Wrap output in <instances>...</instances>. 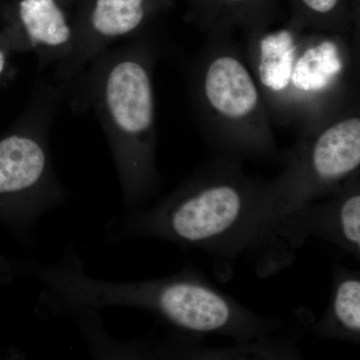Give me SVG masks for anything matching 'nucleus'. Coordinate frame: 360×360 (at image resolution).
<instances>
[{
	"label": "nucleus",
	"mask_w": 360,
	"mask_h": 360,
	"mask_svg": "<svg viewBox=\"0 0 360 360\" xmlns=\"http://www.w3.org/2000/svg\"><path fill=\"white\" fill-rule=\"evenodd\" d=\"M75 16L63 0H16V44L34 54L39 70L61 65L72 53Z\"/></svg>",
	"instance_id": "10"
},
{
	"label": "nucleus",
	"mask_w": 360,
	"mask_h": 360,
	"mask_svg": "<svg viewBox=\"0 0 360 360\" xmlns=\"http://www.w3.org/2000/svg\"><path fill=\"white\" fill-rule=\"evenodd\" d=\"M160 46L146 32L96 56L65 87L72 104L89 106L105 132L130 212L141 210L160 187L156 165L153 68Z\"/></svg>",
	"instance_id": "2"
},
{
	"label": "nucleus",
	"mask_w": 360,
	"mask_h": 360,
	"mask_svg": "<svg viewBox=\"0 0 360 360\" xmlns=\"http://www.w3.org/2000/svg\"><path fill=\"white\" fill-rule=\"evenodd\" d=\"M285 168L274 180L264 219L274 224L338 188L360 167L359 96L298 127Z\"/></svg>",
	"instance_id": "5"
},
{
	"label": "nucleus",
	"mask_w": 360,
	"mask_h": 360,
	"mask_svg": "<svg viewBox=\"0 0 360 360\" xmlns=\"http://www.w3.org/2000/svg\"><path fill=\"white\" fill-rule=\"evenodd\" d=\"M288 22L303 32H329L356 39L359 18L350 0H288Z\"/></svg>",
	"instance_id": "13"
},
{
	"label": "nucleus",
	"mask_w": 360,
	"mask_h": 360,
	"mask_svg": "<svg viewBox=\"0 0 360 360\" xmlns=\"http://www.w3.org/2000/svg\"><path fill=\"white\" fill-rule=\"evenodd\" d=\"M7 65V58L6 52L0 49V77L4 75Z\"/></svg>",
	"instance_id": "14"
},
{
	"label": "nucleus",
	"mask_w": 360,
	"mask_h": 360,
	"mask_svg": "<svg viewBox=\"0 0 360 360\" xmlns=\"http://www.w3.org/2000/svg\"><path fill=\"white\" fill-rule=\"evenodd\" d=\"M172 4V0H82L75 11L72 53L56 66L54 79L65 87L99 53L146 33Z\"/></svg>",
	"instance_id": "8"
},
{
	"label": "nucleus",
	"mask_w": 360,
	"mask_h": 360,
	"mask_svg": "<svg viewBox=\"0 0 360 360\" xmlns=\"http://www.w3.org/2000/svg\"><path fill=\"white\" fill-rule=\"evenodd\" d=\"M49 286L59 304L72 309L124 307L148 310L193 338L225 336L264 350L271 359H297L302 324L258 314L217 290L193 269L136 283H110L85 276L75 258L56 265ZM305 323V322H303Z\"/></svg>",
	"instance_id": "1"
},
{
	"label": "nucleus",
	"mask_w": 360,
	"mask_h": 360,
	"mask_svg": "<svg viewBox=\"0 0 360 360\" xmlns=\"http://www.w3.org/2000/svg\"><path fill=\"white\" fill-rule=\"evenodd\" d=\"M186 18L207 33L270 27L281 18V0H186Z\"/></svg>",
	"instance_id": "11"
},
{
	"label": "nucleus",
	"mask_w": 360,
	"mask_h": 360,
	"mask_svg": "<svg viewBox=\"0 0 360 360\" xmlns=\"http://www.w3.org/2000/svg\"><path fill=\"white\" fill-rule=\"evenodd\" d=\"M350 4H352V8H354V11L355 15L359 18L360 15V0H350Z\"/></svg>",
	"instance_id": "15"
},
{
	"label": "nucleus",
	"mask_w": 360,
	"mask_h": 360,
	"mask_svg": "<svg viewBox=\"0 0 360 360\" xmlns=\"http://www.w3.org/2000/svg\"><path fill=\"white\" fill-rule=\"evenodd\" d=\"M231 32L208 33L189 63V91L203 134L217 155L276 160L271 115Z\"/></svg>",
	"instance_id": "4"
},
{
	"label": "nucleus",
	"mask_w": 360,
	"mask_h": 360,
	"mask_svg": "<svg viewBox=\"0 0 360 360\" xmlns=\"http://www.w3.org/2000/svg\"><path fill=\"white\" fill-rule=\"evenodd\" d=\"M321 238L360 259V175H352L328 195L284 215L250 257L258 276H269L293 262L309 238Z\"/></svg>",
	"instance_id": "6"
},
{
	"label": "nucleus",
	"mask_w": 360,
	"mask_h": 360,
	"mask_svg": "<svg viewBox=\"0 0 360 360\" xmlns=\"http://www.w3.org/2000/svg\"><path fill=\"white\" fill-rule=\"evenodd\" d=\"M356 39L303 32L296 51L281 124L302 127L356 97Z\"/></svg>",
	"instance_id": "7"
},
{
	"label": "nucleus",
	"mask_w": 360,
	"mask_h": 360,
	"mask_svg": "<svg viewBox=\"0 0 360 360\" xmlns=\"http://www.w3.org/2000/svg\"><path fill=\"white\" fill-rule=\"evenodd\" d=\"M309 330L324 340L359 345V271L336 265L328 309L319 321L311 324Z\"/></svg>",
	"instance_id": "12"
},
{
	"label": "nucleus",
	"mask_w": 360,
	"mask_h": 360,
	"mask_svg": "<svg viewBox=\"0 0 360 360\" xmlns=\"http://www.w3.org/2000/svg\"><path fill=\"white\" fill-rule=\"evenodd\" d=\"M302 32L288 21L276 30L270 26L245 32V60L274 123L281 124L283 120L291 70Z\"/></svg>",
	"instance_id": "9"
},
{
	"label": "nucleus",
	"mask_w": 360,
	"mask_h": 360,
	"mask_svg": "<svg viewBox=\"0 0 360 360\" xmlns=\"http://www.w3.org/2000/svg\"><path fill=\"white\" fill-rule=\"evenodd\" d=\"M269 186L246 174L243 160L217 155L155 205L130 212L118 234L198 248L229 265L248 252Z\"/></svg>",
	"instance_id": "3"
}]
</instances>
